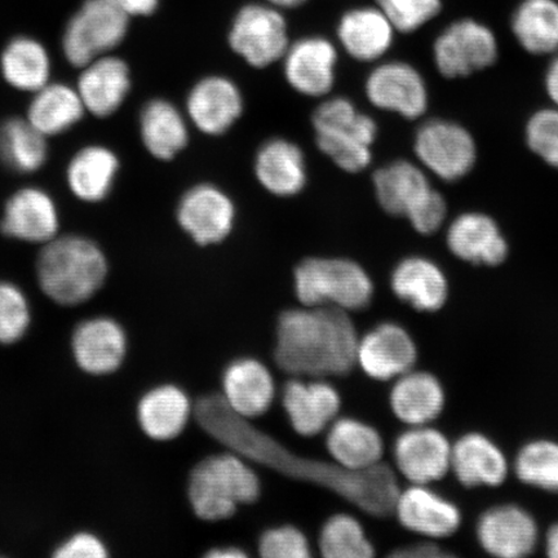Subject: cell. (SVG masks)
I'll use <instances>...</instances> for the list:
<instances>
[{
    "label": "cell",
    "mask_w": 558,
    "mask_h": 558,
    "mask_svg": "<svg viewBox=\"0 0 558 558\" xmlns=\"http://www.w3.org/2000/svg\"><path fill=\"white\" fill-rule=\"evenodd\" d=\"M257 181L276 197H294L308 179L302 149L286 138H271L257 150L254 163Z\"/></svg>",
    "instance_id": "obj_30"
},
{
    "label": "cell",
    "mask_w": 558,
    "mask_h": 558,
    "mask_svg": "<svg viewBox=\"0 0 558 558\" xmlns=\"http://www.w3.org/2000/svg\"><path fill=\"white\" fill-rule=\"evenodd\" d=\"M452 442L434 424L408 427L396 438V472L410 485H434L451 473Z\"/></svg>",
    "instance_id": "obj_12"
},
{
    "label": "cell",
    "mask_w": 558,
    "mask_h": 558,
    "mask_svg": "<svg viewBox=\"0 0 558 558\" xmlns=\"http://www.w3.org/2000/svg\"><path fill=\"white\" fill-rule=\"evenodd\" d=\"M312 122L318 149L339 169L357 173L372 163L378 124L347 97H332L320 104Z\"/></svg>",
    "instance_id": "obj_5"
},
{
    "label": "cell",
    "mask_w": 558,
    "mask_h": 558,
    "mask_svg": "<svg viewBox=\"0 0 558 558\" xmlns=\"http://www.w3.org/2000/svg\"><path fill=\"white\" fill-rule=\"evenodd\" d=\"M282 60L284 78L298 94L324 97L331 93L337 78L338 50L329 39H300L290 45Z\"/></svg>",
    "instance_id": "obj_20"
},
{
    "label": "cell",
    "mask_w": 558,
    "mask_h": 558,
    "mask_svg": "<svg viewBox=\"0 0 558 558\" xmlns=\"http://www.w3.org/2000/svg\"><path fill=\"white\" fill-rule=\"evenodd\" d=\"M515 40L530 54L558 53L557 0H522L511 19Z\"/></svg>",
    "instance_id": "obj_38"
},
{
    "label": "cell",
    "mask_w": 558,
    "mask_h": 558,
    "mask_svg": "<svg viewBox=\"0 0 558 558\" xmlns=\"http://www.w3.org/2000/svg\"><path fill=\"white\" fill-rule=\"evenodd\" d=\"M481 549L497 558H523L535 553L541 541L538 522L526 508L501 504L487 508L476 522Z\"/></svg>",
    "instance_id": "obj_13"
},
{
    "label": "cell",
    "mask_w": 558,
    "mask_h": 558,
    "mask_svg": "<svg viewBox=\"0 0 558 558\" xmlns=\"http://www.w3.org/2000/svg\"><path fill=\"white\" fill-rule=\"evenodd\" d=\"M222 400L234 414L253 421L267 413L276 399L274 375L263 362L240 359L222 374Z\"/></svg>",
    "instance_id": "obj_25"
},
{
    "label": "cell",
    "mask_w": 558,
    "mask_h": 558,
    "mask_svg": "<svg viewBox=\"0 0 558 558\" xmlns=\"http://www.w3.org/2000/svg\"><path fill=\"white\" fill-rule=\"evenodd\" d=\"M295 294L303 306L362 311L372 303L374 283L360 264L340 257H312L294 271Z\"/></svg>",
    "instance_id": "obj_6"
},
{
    "label": "cell",
    "mask_w": 558,
    "mask_h": 558,
    "mask_svg": "<svg viewBox=\"0 0 558 558\" xmlns=\"http://www.w3.org/2000/svg\"><path fill=\"white\" fill-rule=\"evenodd\" d=\"M194 415L206 434L251 462L329 488L375 518L393 514L402 488L399 473L388 464L381 462L373 469L354 472L333 462L299 456L254 427L247 418L234 414L220 395L202 397L195 403Z\"/></svg>",
    "instance_id": "obj_1"
},
{
    "label": "cell",
    "mask_w": 558,
    "mask_h": 558,
    "mask_svg": "<svg viewBox=\"0 0 558 558\" xmlns=\"http://www.w3.org/2000/svg\"><path fill=\"white\" fill-rule=\"evenodd\" d=\"M108 275V256L100 244L78 233H61L44 244L35 262L40 291L62 306L88 302L104 288Z\"/></svg>",
    "instance_id": "obj_3"
},
{
    "label": "cell",
    "mask_w": 558,
    "mask_h": 558,
    "mask_svg": "<svg viewBox=\"0 0 558 558\" xmlns=\"http://www.w3.org/2000/svg\"><path fill=\"white\" fill-rule=\"evenodd\" d=\"M53 556L58 558H102L108 557V550L94 534L80 533L62 543Z\"/></svg>",
    "instance_id": "obj_46"
},
{
    "label": "cell",
    "mask_w": 558,
    "mask_h": 558,
    "mask_svg": "<svg viewBox=\"0 0 558 558\" xmlns=\"http://www.w3.org/2000/svg\"><path fill=\"white\" fill-rule=\"evenodd\" d=\"M32 310L23 289L10 281H0V344L17 343L29 330Z\"/></svg>",
    "instance_id": "obj_41"
},
{
    "label": "cell",
    "mask_w": 558,
    "mask_h": 558,
    "mask_svg": "<svg viewBox=\"0 0 558 558\" xmlns=\"http://www.w3.org/2000/svg\"><path fill=\"white\" fill-rule=\"evenodd\" d=\"M369 104L380 110L399 114L409 121L427 113V82L416 68L403 61H388L375 66L365 82Z\"/></svg>",
    "instance_id": "obj_14"
},
{
    "label": "cell",
    "mask_w": 558,
    "mask_h": 558,
    "mask_svg": "<svg viewBox=\"0 0 558 558\" xmlns=\"http://www.w3.org/2000/svg\"><path fill=\"white\" fill-rule=\"evenodd\" d=\"M446 218H448V204L441 193L432 190L407 219L418 234L430 235L442 228Z\"/></svg>",
    "instance_id": "obj_45"
},
{
    "label": "cell",
    "mask_w": 558,
    "mask_h": 558,
    "mask_svg": "<svg viewBox=\"0 0 558 558\" xmlns=\"http://www.w3.org/2000/svg\"><path fill=\"white\" fill-rule=\"evenodd\" d=\"M75 88L87 114L97 120L114 117L128 101L132 74L128 61L114 53L101 56L80 69Z\"/></svg>",
    "instance_id": "obj_18"
},
{
    "label": "cell",
    "mask_w": 558,
    "mask_h": 558,
    "mask_svg": "<svg viewBox=\"0 0 558 558\" xmlns=\"http://www.w3.org/2000/svg\"><path fill=\"white\" fill-rule=\"evenodd\" d=\"M132 17H146L156 13L160 0H114Z\"/></svg>",
    "instance_id": "obj_48"
},
{
    "label": "cell",
    "mask_w": 558,
    "mask_h": 558,
    "mask_svg": "<svg viewBox=\"0 0 558 558\" xmlns=\"http://www.w3.org/2000/svg\"><path fill=\"white\" fill-rule=\"evenodd\" d=\"M121 159L105 144H87L70 157L65 169V184L76 201L99 205L113 193L120 178Z\"/></svg>",
    "instance_id": "obj_23"
},
{
    "label": "cell",
    "mask_w": 558,
    "mask_h": 558,
    "mask_svg": "<svg viewBox=\"0 0 558 558\" xmlns=\"http://www.w3.org/2000/svg\"><path fill=\"white\" fill-rule=\"evenodd\" d=\"M326 449L341 469L361 472L381 463L384 441L373 425L354 417H337L327 428Z\"/></svg>",
    "instance_id": "obj_33"
},
{
    "label": "cell",
    "mask_w": 558,
    "mask_h": 558,
    "mask_svg": "<svg viewBox=\"0 0 558 558\" xmlns=\"http://www.w3.org/2000/svg\"><path fill=\"white\" fill-rule=\"evenodd\" d=\"M0 233L12 241L44 246L61 234L58 202L45 187H19L4 202L0 214Z\"/></svg>",
    "instance_id": "obj_11"
},
{
    "label": "cell",
    "mask_w": 558,
    "mask_h": 558,
    "mask_svg": "<svg viewBox=\"0 0 558 558\" xmlns=\"http://www.w3.org/2000/svg\"><path fill=\"white\" fill-rule=\"evenodd\" d=\"M50 159L48 138L25 117L10 116L0 121V163L20 177H32Z\"/></svg>",
    "instance_id": "obj_37"
},
{
    "label": "cell",
    "mask_w": 558,
    "mask_h": 558,
    "mask_svg": "<svg viewBox=\"0 0 558 558\" xmlns=\"http://www.w3.org/2000/svg\"><path fill=\"white\" fill-rule=\"evenodd\" d=\"M393 381L389 407L401 423L408 427L429 425L442 415L448 395L435 374L414 367Z\"/></svg>",
    "instance_id": "obj_28"
},
{
    "label": "cell",
    "mask_w": 558,
    "mask_h": 558,
    "mask_svg": "<svg viewBox=\"0 0 558 558\" xmlns=\"http://www.w3.org/2000/svg\"><path fill=\"white\" fill-rule=\"evenodd\" d=\"M414 151L423 169L448 183L462 180L476 166L477 144L462 124L430 120L417 129Z\"/></svg>",
    "instance_id": "obj_9"
},
{
    "label": "cell",
    "mask_w": 558,
    "mask_h": 558,
    "mask_svg": "<svg viewBox=\"0 0 558 558\" xmlns=\"http://www.w3.org/2000/svg\"><path fill=\"white\" fill-rule=\"evenodd\" d=\"M396 29L378 7H361L345 13L338 26V38L354 60L378 61L393 45Z\"/></svg>",
    "instance_id": "obj_35"
},
{
    "label": "cell",
    "mask_w": 558,
    "mask_h": 558,
    "mask_svg": "<svg viewBox=\"0 0 558 558\" xmlns=\"http://www.w3.org/2000/svg\"><path fill=\"white\" fill-rule=\"evenodd\" d=\"M87 111L75 86L51 81L32 95L25 118L48 140L68 134L76 128Z\"/></svg>",
    "instance_id": "obj_31"
},
{
    "label": "cell",
    "mask_w": 558,
    "mask_h": 558,
    "mask_svg": "<svg viewBox=\"0 0 558 558\" xmlns=\"http://www.w3.org/2000/svg\"><path fill=\"white\" fill-rule=\"evenodd\" d=\"M229 45L250 66L268 68L290 47L288 24L274 7L244 5L230 27Z\"/></svg>",
    "instance_id": "obj_10"
},
{
    "label": "cell",
    "mask_w": 558,
    "mask_h": 558,
    "mask_svg": "<svg viewBox=\"0 0 558 558\" xmlns=\"http://www.w3.org/2000/svg\"><path fill=\"white\" fill-rule=\"evenodd\" d=\"M544 550L550 558H558V522L548 529L544 536Z\"/></svg>",
    "instance_id": "obj_50"
},
{
    "label": "cell",
    "mask_w": 558,
    "mask_h": 558,
    "mask_svg": "<svg viewBox=\"0 0 558 558\" xmlns=\"http://www.w3.org/2000/svg\"><path fill=\"white\" fill-rule=\"evenodd\" d=\"M259 553L265 558H308L311 546L302 530L286 525L269 529L262 535Z\"/></svg>",
    "instance_id": "obj_44"
},
{
    "label": "cell",
    "mask_w": 558,
    "mask_h": 558,
    "mask_svg": "<svg viewBox=\"0 0 558 558\" xmlns=\"http://www.w3.org/2000/svg\"><path fill=\"white\" fill-rule=\"evenodd\" d=\"M131 17L114 0H83L61 35V52L70 66L81 69L113 53L130 32Z\"/></svg>",
    "instance_id": "obj_7"
},
{
    "label": "cell",
    "mask_w": 558,
    "mask_h": 558,
    "mask_svg": "<svg viewBox=\"0 0 558 558\" xmlns=\"http://www.w3.org/2000/svg\"><path fill=\"white\" fill-rule=\"evenodd\" d=\"M190 397L173 384L146 392L137 404V421L144 434L155 441H171L185 429L193 414Z\"/></svg>",
    "instance_id": "obj_36"
},
{
    "label": "cell",
    "mask_w": 558,
    "mask_h": 558,
    "mask_svg": "<svg viewBox=\"0 0 558 558\" xmlns=\"http://www.w3.org/2000/svg\"><path fill=\"white\" fill-rule=\"evenodd\" d=\"M243 108L240 87L222 75H209L195 83L185 105L187 121L208 136L226 134L240 120Z\"/></svg>",
    "instance_id": "obj_19"
},
{
    "label": "cell",
    "mask_w": 558,
    "mask_h": 558,
    "mask_svg": "<svg viewBox=\"0 0 558 558\" xmlns=\"http://www.w3.org/2000/svg\"><path fill=\"white\" fill-rule=\"evenodd\" d=\"M53 61L44 41L16 35L0 51V76L7 86L33 95L52 81Z\"/></svg>",
    "instance_id": "obj_29"
},
{
    "label": "cell",
    "mask_w": 558,
    "mask_h": 558,
    "mask_svg": "<svg viewBox=\"0 0 558 558\" xmlns=\"http://www.w3.org/2000/svg\"><path fill=\"white\" fill-rule=\"evenodd\" d=\"M282 407L298 435L314 437L338 417L341 399L338 390L324 379L294 378L283 387Z\"/></svg>",
    "instance_id": "obj_22"
},
{
    "label": "cell",
    "mask_w": 558,
    "mask_h": 558,
    "mask_svg": "<svg viewBox=\"0 0 558 558\" xmlns=\"http://www.w3.org/2000/svg\"><path fill=\"white\" fill-rule=\"evenodd\" d=\"M390 556L396 558H446L451 557L452 554L439 546L437 541L425 539L400 547Z\"/></svg>",
    "instance_id": "obj_47"
},
{
    "label": "cell",
    "mask_w": 558,
    "mask_h": 558,
    "mask_svg": "<svg viewBox=\"0 0 558 558\" xmlns=\"http://www.w3.org/2000/svg\"><path fill=\"white\" fill-rule=\"evenodd\" d=\"M260 488L259 476L248 460L230 450L194 466L187 495L197 518L220 521L232 518L240 506L254 504Z\"/></svg>",
    "instance_id": "obj_4"
},
{
    "label": "cell",
    "mask_w": 558,
    "mask_h": 558,
    "mask_svg": "<svg viewBox=\"0 0 558 558\" xmlns=\"http://www.w3.org/2000/svg\"><path fill=\"white\" fill-rule=\"evenodd\" d=\"M72 347L76 365L83 372L108 375L122 366L128 353V337L117 320L96 317L76 327Z\"/></svg>",
    "instance_id": "obj_26"
},
{
    "label": "cell",
    "mask_w": 558,
    "mask_h": 558,
    "mask_svg": "<svg viewBox=\"0 0 558 558\" xmlns=\"http://www.w3.org/2000/svg\"><path fill=\"white\" fill-rule=\"evenodd\" d=\"M511 471L504 449L481 432H466L452 442L451 473L463 487H500Z\"/></svg>",
    "instance_id": "obj_21"
},
{
    "label": "cell",
    "mask_w": 558,
    "mask_h": 558,
    "mask_svg": "<svg viewBox=\"0 0 558 558\" xmlns=\"http://www.w3.org/2000/svg\"><path fill=\"white\" fill-rule=\"evenodd\" d=\"M396 32L415 33L442 11V0H376Z\"/></svg>",
    "instance_id": "obj_42"
},
{
    "label": "cell",
    "mask_w": 558,
    "mask_h": 558,
    "mask_svg": "<svg viewBox=\"0 0 558 558\" xmlns=\"http://www.w3.org/2000/svg\"><path fill=\"white\" fill-rule=\"evenodd\" d=\"M373 181L380 207L400 218H408L434 190L423 167L404 159L381 167Z\"/></svg>",
    "instance_id": "obj_34"
},
{
    "label": "cell",
    "mask_w": 558,
    "mask_h": 558,
    "mask_svg": "<svg viewBox=\"0 0 558 558\" xmlns=\"http://www.w3.org/2000/svg\"><path fill=\"white\" fill-rule=\"evenodd\" d=\"M208 558H244L247 554L239 547H216L206 554Z\"/></svg>",
    "instance_id": "obj_51"
},
{
    "label": "cell",
    "mask_w": 558,
    "mask_h": 558,
    "mask_svg": "<svg viewBox=\"0 0 558 558\" xmlns=\"http://www.w3.org/2000/svg\"><path fill=\"white\" fill-rule=\"evenodd\" d=\"M393 515L408 532L430 541L451 538L463 523L459 506L432 485L403 488L397 498Z\"/></svg>",
    "instance_id": "obj_15"
},
{
    "label": "cell",
    "mask_w": 558,
    "mask_h": 558,
    "mask_svg": "<svg viewBox=\"0 0 558 558\" xmlns=\"http://www.w3.org/2000/svg\"><path fill=\"white\" fill-rule=\"evenodd\" d=\"M446 244L459 260L478 267H498L509 254L498 222L484 213H464L453 219L446 232Z\"/></svg>",
    "instance_id": "obj_24"
},
{
    "label": "cell",
    "mask_w": 558,
    "mask_h": 558,
    "mask_svg": "<svg viewBox=\"0 0 558 558\" xmlns=\"http://www.w3.org/2000/svg\"><path fill=\"white\" fill-rule=\"evenodd\" d=\"M416 361L415 340L399 324H380L359 341L357 365L376 381L400 378L415 367Z\"/></svg>",
    "instance_id": "obj_17"
},
{
    "label": "cell",
    "mask_w": 558,
    "mask_h": 558,
    "mask_svg": "<svg viewBox=\"0 0 558 558\" xmlns=\"http://www.w3.org/2000/svg\"><path fill=\"white\" fill-rule=\"evenodd\" d=\"M544 87L554 107L558 108V53L550 61L546 75H544Z\"/></svg>",
    "instance_id": "obj_49"
},
{
    "label": "cell",
    "mask_w": 558,
    "mask_h": 558,
    "mask_svg": "<svg viewBox=\"0 0 558 558\" xmlns=\"http://www.w3.org/2000/svg\"><path fill=\"white\" fill-rule=\"evenodd\" d=\"M318 544L320 554L326 558H372L375 555L364 526L345 513L335 514L325 522Z\"/></svg>",
    "instance_id": "obj_40"
},
{
    "label": "cell",
    "mask_w": 558,
    "mask_h": 558,
    "mask_svg": "<svg viewBox=\"0 0 558 558\" xmlns=\"http://www.w3.org/2000/svg\"><path fill=\"white\" fill-rule=\"evenodd\" d=\"M270 4L278 7V9H296L306 2V0H268Z\"/></svg>",
    "instance_id": "obj_52"
},
{
    "label": "cell",
    "mask_w": 558,
    "mask_h": 558,
    "mask_svg": "<svg viewBox=\"0 0 558 558\" xmlns=\"http://www.w3.org/2000/svg\"><path fill=\"white\" fill-rule=\"evenodd\" d=\"M138 134L153 158L169 162L190 144V121L171 101L153 99L140 110Z\"/></svg>",
    "instance_id": "obj_32"
},
{
    "label": "cell",
    "mask_w": 558,
    "mask_h": 558,
    "mask_svg": "<svg viewBox=\"0 0 558 558\" xmlns=\"http://www.w3.org/2000/svg\"><path fill=\"white\" fill-rule=\"evenodd\" d=\"M393 294L411 308L436 313L448 303L450 284L439 265L424 256L404 257L390 276Z\"/></svg>",
    "instance_id": "obj_27"
},
{
    "label": "cell",
    "mask_w": 558,
    "mask_h": 558,
    "mask_svg": "<svg viewBox=\"0 0 558 558\" xmlns=\"http://www.w3.org/2000/svg\"><path fill=\"white\" fill-rule=\"evenodd\" d=\"M499 44L490 27L480 21H453L435 40L438 73L448 80L466 78L498 61Z\"/></svg>",
    "instance_id": "obj_8"
},
{
    "label": "cell",
    "mask_w": 558,
    "mask_h": 558,
    "mask_svg": "<svg viewBox=\"0 0 558 558\" xmlns=\"http://www.w3.org/2000/svg\"><path fill=\"white\" fill-rule=\"evenodd\" d=\"M529 149L544 163L558 170V108L535 111L525 129Z\"/></svg>",
    "instance_id": "obj_43"
},
{
    "label": "cell",
    "mask_w": 558,
    "mask_h": 558,
    "mask_svg": "<svg viewBox=\"0 0 558 558\" xmlns=\"http://www.w3.org/2000/svg\"><path fill=\"white\" fill-rule=\"evenodd\" d=\"M512 472L523 485L536 490L558 493V441L536 438L515 453Z\"/></svg>",
    "instance_id": "obj_39"
},
{
    "label": "cell",
    "mask_w": 558,
    "mask_h": 558,
    "mask_svg": "<svg viewBox=\"0 0 558 558\" xmlns=\"http://www.w3.org/2000/svg\"><path fill=\"white\" fill-rule=\"evenodd\" d=\"M359 341L349 312L335 306H303L279 317L275 361L294 378L344 376L357 365Z\"/></svg>",
    "instance_id": "obj_2"
},
{
    "label": "cell",
    "mask_w": 558,
    "mask_h": 558,
    "mask_svg": "<svg viewBox=\"0 0 558 558\" xmlns=\"http://www.w3.org/2000/svg\"><path fill=\"white\" fill-rule=\"evenodd\" d=\"M235 215L233 199L213 184L191 187L177 209L180 228L201 246L226 241L234 228Z\"/></svg>",
    "instance_id": "obj_16"
}]
</instances>
